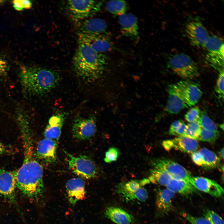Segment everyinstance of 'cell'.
Listing matches in <instances>:
<instances>
[{"label": "cell", "mask_w": 224, "mask_h": 224, "mask_svg": "<svg viewBox=\"0 0 224 224\" xmlns=\"http://www.w3.org/2000/svg\"><path fill=\"white\" fill-rule=\"evenodd\" d=\"M24 159L22 165L15 171L16 186L24 194L35 201L43 198V171L41 165L35 158L30 126H21Z\"/></svg>", "instance_id": "1"}, {"label": "cell", "mask_w": 224, "mask_h": 224, "mask_svg": "<svg viewBox=\"0 0 224 224\" xmlns=\"http://www.w3.org/2000/svg\"><path fill=\"white\" fill-rule=\"evenodd\" d=\"M18 76L23 91L29 96L42 95L54 89L60 80L59 74L49 69L22 66Z\"/></svg>", "instance_id": "2"}, {"label": "cell", "mask_w": 224, "mask_h": 224, "mask_svg": "<svg viewBox=\"0 0 224 224\" xmlns=\"http://www.w3.org/2000/svg\"><path fill=\"white\" fill-rule=\"evenodd\" d=\"M107 62V58L105 55L82 44H78L73 58L76 73L87 82L95 81L101 77Z\"/></svg>", "instance_id": "3"}, {"label": "cell", "mask_w": 224, "mask_h": 224, "mask_svg": "<svg viewBox=\"0 0 224 224\" xmlns=\"http://www.w3.org/2000/svg\"><path fill=\"white\" fill-rule=\"evenodd\" d=\"M167 67L177 76L184 79L194 78L199 75L198 67L194 60L184 53L175 54L170 57Z\"/></svg>", "instance_id": "4"}, {"label": "cell", "mask_w": 224, "mask_h": 224, "mask_svg": "<svg viewBox=\"0 0 224 224\" xmlns=\"http://www.w3.org/2000/svg\"><path fill=\"white\" fill-rule=\"evenodd\" d=\"M102 4V1H99L68 0L66 7L72 19L78 22L99 12Z\"/></svg>", "instance_id": "5"}, {"label": "cell", "mask_w": 224, "mask_h": 224, "mask_svg": "<svg viewBox=\"0 0 224 224\" xmlns=\"http://www.w3.org/2000/svg\"><path fill=\"white\" fill-rule=\"evenodd\" d=\"M64 152L68 157L69 169L80 178L90 179L96 176L98 173L97 166L90 157L84 155L75 156Z\"/></svg>", "instance_id": "6"}, {"label": "cell", "mask_w": 224, "mask_h": 224, "mask_svg": "<svg viewBox=\"0 0 224 224\" xmlns=\"http://www.w3.org/2000/svg\"><path fill=\"white\" fill-rule=\"evenodd\" d=\"M149 182L148 179H147L140 180H131L118 184L116 191L126 202L134 200L144 202L147 199L148 194L143 186Z\"/></svg>", "instance_id": "7"}, {"label": "cell", "mask_w": 224, "mask_h": 224, "mask_svg": "<svg viewBox=\"0 0 224 224\" xmlns=\"http://www.w3.org/2000/svg\"><path fill=\"white\" fill-rule=\"evenodd\" d=\"M204 48L206 50V59L210 64L219 72L224 70L223 40L216 35L210 36Z\"/></svg>", "instance_id": "8"}, {"label": "cell", "mask_w": 224, "mask_h": 224, "mask_svg": "<svg viewBox=\"0 0 224 224\" xmlns=\"http://www.w3.org/2000/svg\"><path fill=\"white\" fill-rule=\"evenodd\" d=\"M72 130L73 136L77 140H83L90 139L96 132L95 117L91 116L76 118L73 123Z\"/></svg>", "instance_id": "9"}, {"label": "cell", "mask_w": 224, "mask_h": 224, "mask_svg": "<svg viewBox=\"0 0 224 224\" xmlns=\"http://www.w3.org/2000/svg\"><path fill=\"white\" fill-rule=\"evenodd\" d=\"M185 31L190 44L198 47H204L210 36L202 23L194 20L186 25Z\"/></svg>", "instance_id": "10"}, {"label": "cell", "mask_w": 224, "mask_h": 224, "mask_svg": "<svg viewBox=\"0 0 224 224\" xmlns=\"http://www.w3.org/2000/svg\"><path fill=\"white\" fill-rule=\"evenodd\" d=\"M152 166L159 168L166 171L172 178L189 182L191 173L177 163L167 158H159L153 160Z\"/></svg>", "instance_id": "11"}, {"label": "cell", "mask_w": 224, "mask_h": 224, "mask_svg": "<svg viewBox=\"0 0 224 224\" xmlns=\"http://www.w3.org/2000/svg\"><path fill=\"white\" fill-rule=\"evenodd\" d=\"M79 44L86 45L98 53H102L112 49L111 40L107 33L97 35L78 33Z\"/></svg>", "instance_id": "12"}, {"label": "cell", "mask_w": 224, "mask_h": 224, "mask_svg": "<svg viewBox=\"0 0 224 224\" xmlns=\"http://www.w3.org/2000/svg\"><path fill=\"white\" fill-rule=\"evenodd\" d=\"M168 93L165 111L170 114H176L189 107L183 97L176 84L169 85L167 88Z\"/></svg>", "instance_id": "13"}, {"label": "cell", "mask_w": 224, "mask_h": 224, "mask_svg": "<svg viewBox=\"0 0 224 224\" xmlns=\"http://www.w3.org/2000/svg\"><path fill=\"white\" fill-rule=\"evenodd\" d=\"M162 145L166 151L174 149L186 153L196 151L199 147L196 140L183 136L164 140Z\"/></svg>", "instance_id": "14"}, {"label": "cell", "mask_w": 224, "mask_h": 224, "mask_svg": "<svg viewBox=\"0 0 224 224\" xmlns=\"http://www.w3.org/2000/svg\"><path fill=\"white\" fill-rule=\"evenodd\" d=\"M176 84L189 107L198 102L202 96V92L197 83L186 80L180 81Z\"/></svg>", "instance_id": "15"}, {"label": "cell", "mask_w": 224, "mask_h": 224, "mask_svg": "<svg viewBox=\"0 0 224 224\" xmlns=\"http://www.w3.org/2000/svg\"><path fill=\"white\" fill-rule=\"evenodd\" d=\"M189 182L196 189L216 197L222 196L224 193L222 187L216 181L202 177L192 176Z\"/></svg>", "instance_id": "16"}, {"label": "cell", "mask_w": 224, "mask_h": 224, "mask_svg": "<svg viewBox=\"0 0 224 224\" xmlns=\"http://www.w3.org/2000/svg\"><path fill=\"white\" fill-rule=\"evenodd\" d=\"M15 171L0 170V195L13 202H15L16 186Z\"/></svg>", "instance_id": "17"}, {"label": "cell", "mask_w": 224, "mask_h": 224, "mask_svg": "<svg viewBox=\"0 0 224 224\" xmlns=\"http://www.w3.org/2000/svg\"><path fill=\"white\" fill-rule=\"evenodd\" d=\"M58 141L44 138L39 142L36 153L37 158L47 163H52L56 160Z\"/></svg>", "instance_id": "18"}, {"label": "cell", "mask_w": 224, "mask_h": 224, "mask_svg": "<svg viewBox=\"0 0 224 224\" xmlns=\"http://www.w3.org/2000/svg\"><path fill=\"white\" fill-rule=\"evenodd\" d=\"M68 114L65 112L53 115L49 120L44 135L45 138L58 141Z\"/></svg>", "instance_id": "19"}, {"label": "cell", "mask_w": 224, "mask_h": 224, "mask_svg": "<svg viewBox=\"0 0 224 224\" xmlns=\"http://www.w3.org/2000/svg\"><path fill=\"white\" fill-rule=\"evenodd\" d=\"M85 182L79 177L73 178L68 181L66 188L70 203L74 205L85 197Z\"/></svg>", "instance_id": "20"}, {"label": "cell", "mask_w": 224, "mask_h": 224, "mask_svg": "<svg viewBox=\"0 0 224 224\" xmlns=\"http://www.w3.org/2000/svg\"><path fill=\"white\" fill-rule=\"evenodd\" d=\"M78 22V33L97 35L106 32V23L101 19L88 18Z\"/></svg>", "instance_id": "21"}, {"label": "cell", "mask_w": 224, "mask_h": 224, "mask_svg": "<svg viewBox=\"0 0 224 224\" xmlns=\"http://www.w3.org/2000/svg\"><path fill=\"white\" fill-rule=\"evenodd\" d=\"M119 21L121 30L124 35L136 39L138 35V26L137 17L130 13H126L119 16Z\"/></svg>", "instance_id": "22"}, {"label": "cell", "mask_w": 224, "mask_h": 224, "mask_svg": "<svg viewBox=\"0 0 224 224\" xmlns=\"http://www.w3.org/2000/svg\"><path fill=\"white\" fill-rule=\"evenodd\" d=\"M175 195V193L167 188L157 191L156 205L158 210L162 214H167L173 210L172 200Z\"/></svg>", "instance_id": "23"}, {"label": "cell", "mask_w": 224, "mask_h": 224, "mask_svg": "<svg viewBox=\"0 0 224 224\" xmlns=\"http://www.w3.org/2000/svg\"><path fill=\"white\" fill-rule=\"evenodd\" d=\"M105 216L117 224H132L134 218L124 210L115 207L108 208L105 212Z\"/></svg>", "instance_id": "24"}, {"label": "cell", "mask_w": 224, "mask_h": 224, "mask_svg": "<svg viewBox=\"0 0 224 224\" xmlns=\"http://www.w3.org/2000/svg\"><path fill=\"white\" fill-rule=\"evenodd\" d=\"M174 192L188 196L196 193V189L189 182L171 178L165 186Z\"/></svg>", "instance_id": "25"}, {"label": "cell", "mask_w": 224, "mask_h": 224, "mask_svg": "<svg viewBox=\"0 0 224 224\" xmlns=\"http://www.w3.org/2000/svg\"><path fill=\"white\" fill-rule=\"evenodd\" d=\"M152 166L148 179L150 182L165 186L172 178L164 170L156 166Z\"/></svg>", "instance_id": "26"}, {"label": "cell", "mask_w": 224, "mask_h": 224, "mask_svg": "<svg viewBox=\"0 0 224 224\" xmlns=\"http://www.w3.org/2000/svg\"><path fill=\"white\" fill-rule=\"evenodd\" d=\"M199 151L202 154L204 161V168L213 169L219 166L220 159L215 153L205 148H201Z\"/></svg>", "instance_id": "27"}, {"label": "cell", "mask_w": 224, "mask_h": 224, "mask_svg": "<svg viewBox=\"0 0 224 224\" xmlns=\"http://www.w3.org/2000/svg\"><path fill=\"white\" fill-rule=\"evenodd\" d=\"M105 8L112 14L120 16L126 13L128 6L124 0H111L106 3Z\"/></svg>", "instance_id": "28"}, {"label": "cell", "mask_w": 224, "mask_h": 224, "mask_svg": "<svg viewBox=\"0 0 224 224\" xmlns=\"http://www.w3.org/2000/svg\"><path fill=\"white\" fill-rule=\"evenodd\" d=\"M201 128L198 121L189 123L186 125L184 136L196 140Z\"/></svg>", "instance_id": "29"}, {"label": "cell", "mask_w": 224, "mask_h": 224, "mask_svg": "<svg viewBox=\"0 0 224 224\" xmlns=\"http://www.w3.org/2000/svg\"><path fill=\"white\" fill-rule=\"evenodd\" d=\"M198 121L201 128L204 129L214 132L218 131L215 123L203 112H200Z\"/></svg>", "instance_id": "30"}, {"label": "cell", "mask_w": 224, "mask_h": 224, "mask_svg": "<svg viewBox=\"0 0 224 224\" xmlns=\"http://www.w3.org/2000/svg\"><path fill=\"white\" fill-rule=\"evenodd\" d=\"M219 132L207 130L202 128L196 140L207 142L212 144L215 142L219 136Z\"/></svg>", "instance_id": "31"}, {"label": "cell", "mask_w": 224, "mask_h": 224, "mask_svg": "<svg viewBox=\"0 0 224 224\" xmlns=\"http://www.w3.org/2000/svg\"><path fill=\"white\" fill-rule=\"evenodd\" d=\"M204 217L207 219L211 224H224L222 218L214 211L207 209L203 214Z\"/></svg>", "instance_id": "32"}, {"label": "cell", "mask_w": 224, "mask_h": 224, "mask_svg": "<svg viewBox=\"0 0 224 224\" xmlns=\"http://www.w3.org/2000/svg\"><path fill=\"white\" fill-rule=\"evenodd\" d=\"M200 114L199 108L197 106L191 108L185 114V119L189 123L198 121Z\"/></svg>", "instance_id": "33"}, {"label": "cell", "mask_w": 224, "mask_h": 224, "mask_svg": "<svg viewBox=\"0 0 224 224\" xmlns=\"http://www.w3.org/2000/svg\"><path fill=\"white\" fill-rule=\"evenodd\" d=\"M215 90L219 97L223 100L224 98V70L219 72Z\"/></svg>", "instance_id": "34"}, {"label": "cell", "mask_w": 224, "mask_h": 224, "mask_svg": "<svg viewBox=\"0 0 224 224\" xmlns=\"http://www.w3.org/2000/svg\"><path fill=\"white\" fill-rule=\"evenodd\" d=\"M119 155V152L117 148H110L105 152V161L110 163L117 160Z\"/></svg>", "instance_id": "35"}, {"label": "cell", "mask_w": 224, "mask_h": 224, "mask_svg": "<svg viewBox=\"0 0 224 224\" xmlns=\"http://www.w3.org/2000/svg\"><path fill=\"white\" fill-rule=\"evenodd\" d=\"M183 216L191 224H211L206 218L194 217L186 212L182 213Z\"/></svg>", "instance_id": "36"}, {"label": "cell", "mask_w": 224, "mask_h": 224, "mask_svg": "<svg viewBox=\"0 0 224 224\" xmlns=\"http://www.w3.org/2000/svg\"><path fill=\"white\" fill-rule=\"evenodd\" d=\"M12 3L15 9L19 11L24 9H30L32 6L31 2L29 0H14Z\"/></svg>", "instance_id": "37"}, {"label": "cell", "mask_w": 224, "mask_h": 224, "mask_svg": "<svg viewBox=\"0 0 224 224\" xmlns=\"http://www.w3.org/2000/svg\"><path fill=\"white\" fill-rule=\"evenodd\" d=\"M191 157L195 164L198 166L204 167L205 164L204 161L202 154L199 151H196L192 153Z\"/></svg>", "instance_id": "38"}, {"label": "cell", "mask_w": 224, "mask_h": 224, "mask_svg": "<svg viewBox=\"0 0 224 224\" xmlns=\"http://www.w3.org/2000/svg\"><path fill=\"white\" fill-rule=\"evenodd\" d=\"M9 69L7 61L4 58L0 55V76L6 75L7 74Z\"/></svg>", "instance_id": "39"}, {"label": "cell", "mask_w": 224, "mask_h": 224, "mask_svg": "<svg viewBox=\"0 0 224 224\" xmlns=\"http://www.w3.org/2000/svg\"><path fill=\"white\" fill-rule=\"evenodd\" d=\"M183 122L181 120H178L173 122L169 128L168 132L169 134L172 135H175L176 132Z\"/></svg>", "instance_id": "40"}, {"label": "cell", "mask_w": 224, "mask_h": 224, "mask_svg": "<svg viewBox=\"0 0 224 224\" xmlns=\"http://www.w3.org/2000/svg\"><path fill=\"white\" fill-rule=\"evenodd\" d=\"M5 147L0 142V155L2 154L4 152Z\"/></svg>", "instance_id": "41"}, {"label": "cell", "mask_w": 224, "mask_h": 224, "mask_svg": "<svg viewBox=\"0 0 224 224\" xmlns=\"http://www.w3.org/2000/svg\"><path fill=\"white\" fill-rule=\"evenodd\" d=\"M220 156L223 159L224 158V148H222L218 152Z\"/></svg>", "instance_id": "42"}, {"label": "cell", "mask_w": 224, "mask_h": 224, "mask_svg": "<svg viewBox=\"0 0 224 224\" xmlns=\"http://www.w3.org/2000/svg\"><path fill=\"white\" fill-rule=\"evenodd\" d=\"M219 127L223 130L224 129V124H219Z\"/></svg>", "instance_id": "43"}]
</instances>
